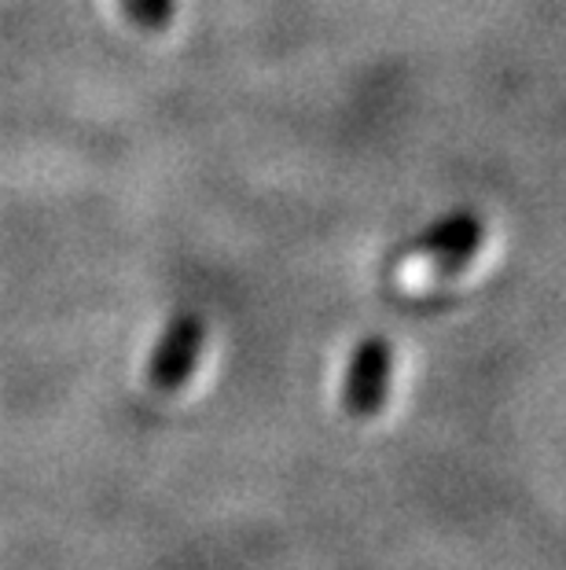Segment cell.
I'll return each instance as SVG.
<instances>
[{"label":"cell","instance_id":"1","mask_svg":"<svg viewBox=\"0 0 566 570\" xmlns=\"http://www.w3.org/2000/svg\"><path fill=\"white\" fill-rule=\"evenodd\" d=\"M481 239H486V222L475 210H453L424 228L416 239H408L397 254L401 258H424L438 276H449L475 258Z\"/></svg>","mask_w":566,"mask_h":570},{"label":"cell","instance_id":"2","mask_svg":"<svg viewBox=\"0 0 566 570\" xmlns=\"http://www.w3.org/2000/svg\"><path fill=\"white\" fill-rule=\"evenodd\" d=\"M202 338H207V327L196 317V313H180L170 321V327L162 332L159 346L148 361V386L159 394H177L180 386L191 380L196 372V361L202 354Z\"/></svg>","mask_w":566,"mask_h":570},{"label":"cell","instance_id":"3","mask_svg":"<svg viewBox=\"0 0 566 570\" xmlns=\"http://www.w3.org/2000/svg\"><path fill=\"white\" fill-rule=\"evenodd\" d=\"M390 368H394V350L387 338L371 335L357 346V354L346 368V383H342V409L349 416L368 420L387 405Z\"/></svg>","mask_w":566,"mask_h":570},{"label":"cell","instance_id":"4","mask_svg":"<svg viewBox=\"0 0 566 570\" xmlns=\"http://www.w3.org/2000/svg\"><path fill=\"white\" fill-rule=\"evenodd\" d=\"M122 8L140 30H162L173 19V0H122Z\"/></svg>","mask_w":566,"mask_h":570}]
</instances>
